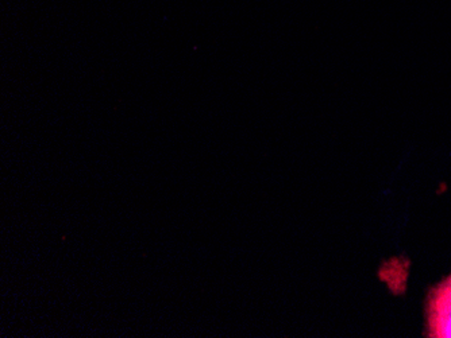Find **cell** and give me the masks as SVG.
<instances>
[{"mask_svg":"<svg viewBox=\"0 0 451 338\" xmlns=\"http://www.w3.org/2000/svg\"><path fill=\"white\" fill-rule=\"evenodd\" d=\"M430 337L451 338V276L432 290L427 303Z\"/></svg>","mask_w":451,"mask_h":338,"instance_id":"cell-1","label":"cell"}]
</instances>
